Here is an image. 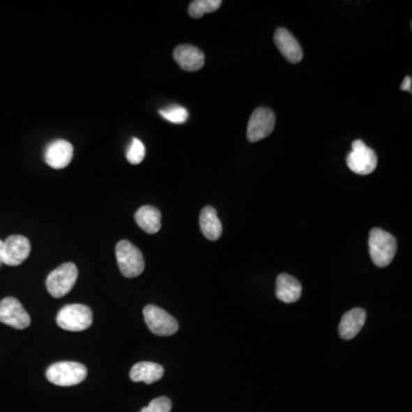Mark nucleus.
Instances as JSON below:
<instances>
[{
  "mask_svg": "<svg viewBox=\"0 0 412 412\" xmlns=\"http://www.w3.org/2000/svg\"><path fill=\"white\" fill-rule=\"evenodd\" d=\"M397 243L392 234L387 233L381 228H374L369 235V251L374 265L377 267H386L393 261L397 254Z\"/></svg>",
  "mask_w": 412,
  "mask_h": 412,
  "instance_id": "obj_1",
  "label": "nucleus"
},
{
  "mask_svg": "<svg viewBox=\"0 0 412 412\" xmlns=\"http://www.w3.org/2000/svg\"><path fill=\"white\" fill-rule=\"evenodd\" d=\"M87 377V369L78 362H58L52 365L46 371L48 381L56 386H75Z\"/></svg>",
  "mask_w": 412,
  "mask_h": 412,
  "instance_id": "obj_2",
  "label": "nucleus"
},
{
  "mask_svg": "<svg viewBox=\"0 0 412 412\" xmlns=\"http://www.w3.org/2000/svg\"><path fill=\"white\" fill-rule=\"evenodd\" d=\"M56 323L61 329L67 331H84L92 326V310L86 305H67L59 312Z\"/></svg>",
  "mask_w": 412,
  "mask_h": 412,
  "instance_id": "obj_3",
  "label": "nucleus"
},
{
  "mask_svg": "<svg viewBox=\"0 0 412 412\" xmlns=\"http://www.w3.org/2000/svg\"><path fill=\"white\" fill-rule=\"evenodd\" d=\"M116 258L119 270L125 277H137L144 270V254L128 241H121L116 245Z\"/></svg>",
  "mask_w": 412,
  "mask_h": 412,
  "instance_id": "obj_4",
  "label": "nucleus"
},
{
  "mask_svg": "<svg viewBox=\"0 0 412 412\" xmlns=\"http://www.w3.org/2000/svg\"><path fill=\"white\" fill-rule=\"evenodd\" d=\"M78 268L74 262H66L48 275L46 280L48 293L53 298H62L76 284Z\"/></svg>",
  "mask_w": 412,
  "mask_h": 412,
  "instance_id": "obj_5",
  "label": "nucleus"
},
{
  "mask_svg": "<svg viewBox=\"0 0 412 412\" xmlns=\"http://www.w3.org/2000/svg\"><path fill=\"white\" fill-rule=\"evenodd\" d=\"M346 162L353 172L360 176H367L377 167L378 157L363 141L355 140L351 144V151L347 155Z\"/></svg>",
  "mask_w": 412,
  "mask_h": 412,
  "instance_id": "obj_6",
  "label": "nucleus"
},
{
  "mask_svg": "<svg viewBox=\"0 0 412 412\" xmlns=\"http://www.w3.org/2000/svg\"><path fill=\"white\" fill-rule=\"evenodd\" d=\"M144 316L148 329L156 336H172L179 330L176 319L155 305L144 307Z\"/></svg>",
  "mask_w": 412,
  "mask_h": 412,
  "instance_id": "obj_7",
  "label": "nucleus"
},
{
  "mask_svg": "<svg viewBox=\"0 0 412 412\" xmlns=\"http://www.w3.org/2000/svg\"><path fill=\"white\" fill-rule=\"evenodd\" d=\"M275 122L276 119L270 109L264 107L256 109L247 124V140L250 142H258L268 137L274 130Z\"/></svg>",
  "mask_w": 412,
  "mask_h": 412,
  "instance_id": "obj_8",
  "label": "nucleus"
},
{
  "mask_svg": "<svg viewBox=\"0 0 412 412\" xmlns=\"http://www.w3.org/2000/svg\"><path fill=\"white\" fill-rule=\"evenodd\" d=\"M0 322L14 329L23 330L30 326L31 319L17 299L7 297L0 301Z\"/></svg>",
  "mask_w": 412,
  "mask_h": 412,
  "instance_id": "obj_9",
  "label": "nucleus"
},
{
  "mask_svg": "<svg viewBox=\"0 0 412 412\" xmlns=\"http://www.w3.org/2000/svg\"><path fill=\"white\" fill-rule=\"evenodd\" d=\"M31 244L22 235H12L3 242V264L19 266L29 257Z\"/></svg>",
  "mask_w": 412,
  "mask_h": 412,
  "instance_id": "obj_10",
  "label": "nucleus"
},
{
  "mask_svg": "<svg viewBox=\"0 0 412 412\" xmlns=\"http://www.w3.org/2000/svg\"><path fill=\"white\" fill-rule=\"evenodd\" d=\"M74 156V147L66 140H55L48 144L45 151V162L52 169H62L70 164Z\"/></svg>",
  "mask_w": 412,
  "mask_h": 412,
  "instance_id": "obj_11",
  "label": "nucleus"
},
{
  "mask_svg": "<svg viewBox=\"0 0 412 412\" xmlns=\"http://www.w3.org/2000/svg\"><path fill=\"white\" fill-rule=\"evenodd\" d=\"M274 42L275 45L277 46L278 51L281 52L282 55L291 63H298L303 60V48L289 30L278 28L275 32Z\"/></svg>",
  "mask_w": 412,
  "mask_h": 412,
  "instance_id": "obj_12",
  "label": "nucleus"
},
{
  "mask_svg": "<svg viewBox=\"0 0 412 412\" xmlns=\"http://www.w3.org/2000/svg\"><path fill=\"white\" fill-rule=\"evenodd\" d=\"M173 58L185 71H197L205 63V55L199 48L192 45H180L174 49Z\"/></svg>",
  "mask_w": 412,
  "mask_h": 412,
  "instance_id": "obj_13",
  "label": "nucleus"
},
{
  "mask_svg": "<svg viewBox=\"0 0 412 412\" xmlns=\"http://www.w3.org/2000/svg\"><path fill=\"white\" fill-rule=\"evenodd\" d=\"M367 320V313L362 308H354L344 314L339 324V335L342 339L349 340L358 336Z\"/></svg>",
  "mask_w": 412,
  "mask_h": 412,
  "instance_id": "obj_14",
  "label": "nucleus"
},
{
  "mask_svg": "<svg viewBox=\"0 0 412 412\" xmlns=\"http://www.w3.org/2000/svg\"><path fill=\"white\" fill-rule=\"evenodd\" d=\"M301 284L297 278L289 274L278 275L276 281V297L285 304H292L301 297Z\"/></svg>",
  "mask_w": 412,
  "mask_h": 412,
  "instance_id": "obj_15",
  "label": "nucleus"
},
{
  "mask_svg": "<svg viewBox=\"0 0 412 412\" xmlns=\"http://www.w3.org/2000/svg\"><path fill=\"white\" fill-rule=\"evenodd\" d=\"M164 376V367L153 362H139L130 371V378L135 383H153Z\"/></svg>",
  "mask_w": 412,
  "mask_h": 412,
  "instance_id": "obj_16",
  "label": "nucleus"
},
{
  "mask_svg": "<svg viewBox=\"0 0 412 412\" xmlns=\"http://www.w3.org/2000/svg\"><path fill=\"white\" fill-rule=\"evenodd\" d=\"M135 222L147 234L158 233L162 227V214L156 208L144 205L135 212Z\"/></svg>",
  "mask_w": 412,
  "mask_h": 412,
  "instance_id": "obj_17",
  "label": "nucleus"
},
{
  "mask_svg": "<svg viewBox=\"0 0 412 412\" xmlns=\"http://www.w3.org/2000/svg\"><path fill=\"white\" fill-rule=\"evenodd\" d=\"M199 226H201V233L208 240L217 241L220 238L222 234V224L218 218L215 208L212 206H205L201 210Z\"/></svg>",
  "mask_w": 412,
  "mask_h": 412,
  "instance_id": "obj_18",
  "label": "nucleus"
},
{
  "mask_svg": "<svg viewBox=\"0 0 412 412\" xmlns=\"http://www.w3.org/2000/svg\"><path fill=\"white\" fill-rule=\"evenodd\" d=\"M221 5V0H195L189 6V15L194 19H199L204 14L213 13Z\"/></svg>",
  "mask_w": 412,
  "mask_h": 412,
  "instance_id": "obj_19",
  "label": "nucleus"
},
{
  "mask_svg": "<svg viewBox=\"0 0 412 412\" xmlns=\"http://www.w3.org/2000/svg\"><path fill=\"white\" fill-rule=\"evenodd\" d=\"M160 115L173 124H183L188 119L189 112L183 107L171 106L165 109H160Z\"/></svg>",
  "mask_w": 412,
  "mask_h": 412,
  "instance_id": "obj_20",
  "label": "nucleus"
},
{
  "mask_svg": "<svg viewBox=\"0 0 412 412\" xmlns=\"http://www.w3.org/2000/svg\"><path fill=\"white\" fill-rule=\"evenodd\" d=\"M146 156V148L144 144L141 142L137 137L132 139V144L128 148V153H126V158H128V163L137 165L144 160Z\"/></svg>",
  "mask_w": 412,
  "mask_h": 412,
  "instance_id": "obj_21",
  "label": "nucleus"
},
{
  "mask_svg": "<svg viewBox=\"0 0 412 412\" xmlns=\"http://www.w3.org/2000/svg\"><path fill=\"white\" fill-rule=\"evenodd\" d=\"M172 402L167 397H157L153 399L149 406H146L140 412H171Z\"/></svg>",
  "mask_w": 412,
  "mask_h": 412,
  "instance_id": "obj_22",
  "label": "nucleus"
},
{
  "mask_svg": "<svg viewBox=\"0 0 412 412\" xmlns=\"http://www.w3.org/2000/svg\"><path fill=\"white\" fill-rule=\"evenodd\" d=\"M411 77L406 76V78H404V80H403L402 85H401V90L411 93Z\"/></svg>",
  "mask_w": 412,
  "mask_h": 412,
  "instance_id": "obj_23",
  "label": "nucleus"
},
{
  "mask_svg": "<svg viewBox=\"0 0 412 412\" xmlns=\"http://www.w3.org/2000/svg\"><path fill=\"white\" fill-rule=\"evenodd\" d=\"M3 264V242L0 241V266Z\"/></svg>",
  "mask_w": 412,
  "mask_h": 412,
  "instance_id": "obj_24",
  "label": "nucleus"
}]
</instances>
